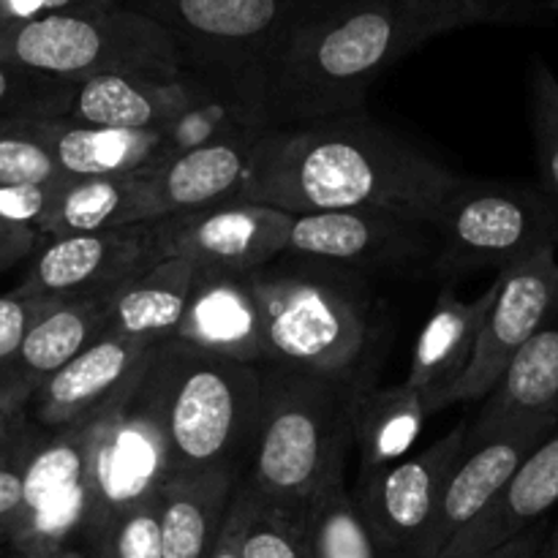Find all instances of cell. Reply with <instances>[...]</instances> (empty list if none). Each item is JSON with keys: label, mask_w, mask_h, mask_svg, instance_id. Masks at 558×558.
<instances>
[{"label": "cell", "mask_w": 558, "mask_h": 558, "mask_svg": "<svg viewBox=\"0 0 558 558\" xmlns=\"http://www.w3.org/2000/svg\"><path fill=\"white\" fill-rule=\"evenodd\" d=\"M114 294L52 300V305L27 332L20 357L14 363V371L25 381L31 396L41 381L58 374L63 365L80 357L87 347H93L104 336Z\"/></svg>", "instance_id": "obj_28"}, {"label": "cell", "mask_w": 558, "mask_h": 558, "mask_svg": "<svg viewBox=\"0 0 558 558\" xmlns=\"http://www.w3.org/2000/svg\"><path fill=\"white\" fill-rule=\"evenodd\" d=\"M558 505V434L521 463L501 494L441 550L439 558H483L521 537Z\"/></svg>", "instance_id": "obj_23"}, {"label": "cell", "mask_w": 558, "mask_h": 558, "mask_svg": "<svg viewBox=\"0 0 558 558\" xmlns=\"http://www.w3.org/2000/svg\"><path fill=\"white\" fill-rule=\"evenodd\" d=\"M5 27H9V20H5V16H3V14H0V33H3V31H5Z\"/></svg>", "instance_id": "obj_46"}, {"label": "cell", "mask_w": 558, "mask_h": 558, "mask_svg": "<svg viewBox=\"0 0 558 558\" xmlns=\"http://www.w3.org/2000/svg\"><path fill=\"white\" fill-rule=\"evenodd\" d=\"M194 276L196 267L191 262L163 256L150 270L114 294L104 336L147 338V341L174 338Z\"/></svg>", "instance_id": "obj_29"}, {"label": "cell", "mask_w": 558, "mask_h": 558, "mask_svg": "<svg viewBox=\"0 0 558 558\" xmlns=\"http://www.w3.org/2000/svg\"><path fill=\"white\" fill-rule=\"evenodd\" d=\"M327 3L332 0H134V9L172 33L191 71L238 90L254 112L256 76Z\"/></svg>", "instance_id": "obj_7"}, {"label": "cell", "mask_w": 558, "mask_h": 558, "mask_svg": "<svg viewBox=\"0 0 558 558\" xmlns=\"http://www.w3.org/2000/svg\"><path fill=\"white\" fill-rule=\"evenodd\" d=\"M49 305L52 300L36 298L22 287L9 294H0V374H16L14 363L20 357L22 343Z\"/></svg>", "instance_id": "obj_36"}, {"label": "cell", "mask_w": 558, "mask_h": 558, "mask_svg": "<svg viewBox=\"0 0 558 558\" xmlns=\"http://www.w3.org/2000/svg\"><path fill=\"white\" fill-rule=\"evenodd\" d=\"M496 294H499V281L490 283L477 300H461L452 292V283H445L439 292L434 314L428 316L414 347L409 376L403 379L425 398L428 414L447 409L452 387L472 363Z\"/></svg>", "instance_id": "obj_22"}, {"label": "cell", "mask_w": 558, "mask_h": 558, "mask_svg": "<svg viewBox=\"0 0 558 558\" xmlns=\"http://www.w3.org/2000/svg\"><path fill=\"white\" fill-rule=\"evenodd\" d=\"M87 554L104 558H163L158 499L123 512L101 537L87 545Z\"/></svg>", "instance_id": "obj_35"}, {"label": "cell", "mask_w": 558, "mask_h": 558, "mask_svg": "<svg viewBox=\"0 0 558 558\" xmlns=\"http://www.w3.org/2000/svg\"><path fill=\"white\" fill-rule=\"evenodd\" d=\"M499 294L488 311L477 349L466 374L452 387L447 407L463 401H485L496 390L512 360L532 341L543 325L558 289L556 251H543L532 259L515 262L499 272Z\"/></svg>", "instance_id": "obj_14"}, {"label": "cell", "mask_w": 558, "mask_h": 558, "mask_svg": "<svg viewBox=\"0 0 558 558\" xmlns=\"http://www.w3.org/2000/svg\"><path fill=\"white\" fill-rule=\"evenodd\" d=\"M458 174L363 112L262 129L243 202L289 216L387 210L430 221Z\"/></svg>", "instance_id": "obj_2"}, {"label": "cell", "mask_w": 558, "mask_h": 558, "mask_svg": "<svg viewBox=\"0 0 558 558\" xmlns=\"http://www.w3.org/2000/svg\"><path fill=\"white\" fill-rule=\"evenodd\" d=\"M529 118L539 189L558 207V76L545 60H534L529 74Z\"/></svg>", "instance_id": "obj_34"}, {"label": "cell", "mask_w": 558, "mask_h": 558, "mask_svg": "<svg viewBox=\"0 0 558 558\" xmlns=\"http://www.w3.org/2000/svg\"><path fill=\"white\" fill-rule=\"evenodd\" d=\"M161 259L153 223L47 238L33 254L31 270L20 287L47 300L114 294Z\"/></svg>", "instance_id": "obj_13"}, {"label": "cell", "mask_w": 558, "mask_h": 558, "mask_svg": "<svg viewBox=\"0 0 558 558\" xmlns=\"http://www.w3.org/2000/svg\"><path fill=\"white\" fill-rule=\"evenodd\" d=\"M240 554L243 558H311L305 507L281 505L256 490Z\"/></svg>", "instance_id": "obj_31"}, {"label": "cell", "mask_w": 558, "mask_h": 558, "mask_svg": "<svg viewBox=\"0 0 558 558\" xmlns=\"http://www.w3.org/2000/svg\"><path fill=\"white\" fill-rule=\"evenodd\" d=\"M65 183L0 185V221L14 223V227L22 229H33V232L44 238V229H47L49 216H52Z\"/></svg>", "instance_id": "obj_38"}, {"label": "cell", "mask_w": 558, "mask_h": 558, "mask_svg": "<svg viewBox=\"0 0 558 558\" xmlns=\"http://www.w3.org/2000/svg\"><path fill=\"white\" fill-rule=\"evenodd\" d=\"M229 96L240 93L191 69L174 80L107 74L80 82L65 118L98 129L167 131Z\"/></svg>", "instance_id": "obj_16"}, {"label": "cell", "mask_w": 558, "mask_h": 558, "mask_svg": "<svg viewBox=\"0 0 558 558\" xmlns=\"http://www.w3.org/2000/svg\"><path fill=\"white\" fill-rule=\"evenodd\" d=\"M554 3H558V0H554Z\"/></svg>", "instance_id": "obj_49"}, {"label": "cell", "mask_w": 558, "mask_h": 558, "mask_svg": "<svg viewBox=\"0 0 558 558\" xmlns=\"http://www.w3.org/2000/svg\"><path fill=\"white\" fill-rule=\"evenodd\" d=\"M27 436H33L27 403L0 401V452L22 445Z\"/></svg>", "instance_id": "obj_42"}, {"label": "cell", "mask_w": 558, "mask_h": 558, "mask_svg": "<svg viewBox=\"0 0 558 558\" xmlns=\"http://www.w3.org/2000/svg\"><path fill=\"white\" fill-rule=\"evenodd\" d=\"M90 515L87 423L49 430L25 469V515L14 543L22 554H58L65 539L85 537Z\"/></svg>", "instance_id": "obj_15"}, {"label": "cell", "mask_w": 558, "mask_h": 558, "mask_svg": "<svg viewBox=\"0 0 558 558\" xmlns=\"http://www.w3.org/2000/svg\"><path fill=\"white\" fill-rule=\"evenodd\" d=\"M254 499H256V488L248 477H240L238 490L232 496V505H229L227 521H223L221 534H218V543L213 548L210 558H243V534L245 526H248L251 510H254Z\"/></svg>", "instance_id": "obj_40"}, {"label": "cell", "mask_w": 558, "mask_h": 558, "mask_svg": "<svg viewBox=\"0 0 558 558\" xmlns=\"http://www.w3.org/2000/svg\"><path fill=\"white\" fill-rule=\"evenodd\" d=\"M539 548H543V526H532L521 537L510 539V543L490 550L483 558H537Z\"/></svg>", "instance_id": "obj_43"}, {"label": "cell", "mask_w": 558, "mask_h": 558, "mask_svg": "<svg viewBox=\"0 0 558 558\" xmlns=\"http://www.w3.org/2000/svg\"><path fill=\"white\" fill-rule=\"evenodd\" d=\"M0 60L76 85L107 74L174 80L189 71L172 33L134 5L14 22L0 33Z\"/></svg>", "instance_id": "obj_6"}, {"label": "cell", "mask_w": 558, "mask_h": 558, "mask_svg": "<svg viewBox=\"0 0 558 558\" xmlns=\"http://www.w3.org/2000/svg\"><path fill=\"white\" fill-rule=\"evenodd\" d=\"M85 558H104V556H98V554H87Z\"/></svg>", "instance_id": "obj_48"}, {"label": "cell", "mask_w": 558, "mask_h": 558, "mask_svg": "<svg viewBox=\"0 0 558 558\" xmlns=\"http://www.w3.org/2000/svg\"><path fill=\"white\" fill-rule=\"evenodd\" d=\"M294 216L256 202H227L205 210L153 221L163 256L191 262L196 270L254 272L281 259Z\"/></svg>", "instance_id": "obj_12"}, {"label": "cell", "mask_w": 558, "mask_h": 558, "mask_svg": "<svg viewBox=\"0 0 558 558\" xmlns=\"http://www.w3.org/2000/svg\"><path fill=\"white\" fill-rule=\"evenodd\" d=\"M76 87V82L54 80L0 60V118H65L74 104Z\"/></svg>", "instance_id": "obj_33"}, {"label": "cell", "mask_w": 558, "mask_h": 558, "mask_svg": "<svg viewBox=\"0 0 558 558\" xmlns=\"http://www.w3.org/2000/svg\"><path fill=\"white\" fill-rule=\"evenodd\" d=\"M147 385L172 474H245L265 392L262 363L216 357L169 338L147 368Z\"/></svg>", "instance_id": "obj_3"}, {"label": "cell", "mask_w": 558, "mask_h": 558, "mask_svg": "<svg viewBox=\"0 0 558 558\" xmlns=\"http://www.w3.org/2000/svg\"><path fill=\"white\" fill-rule=\"evenodd\" d=\"M311 558H379L374 537L347 490V458L330 472L305 505Z\"/></svg>", "instance_id": "obj_30"}, {"label": "cell", "mask_w": 558, "mask_h": 558, "mask_svg": "<svg viewBox=\"0 0 558 558\" xmlns=\"http://www.w3.org/2000/svg\"><path fill=\"white\" fill-rule=\"evenodd\" d=\"M71 180L31 118H0V185H47Z\"/></svg>", "instance_id": "obj_32"}, {"label": "cell", "mask_w": 558, "mask_h": 558, "mask_svg": "<svg viewBox=\"0 0 558 558\" xmlns=\"http://www.w3.org/2000/svg\"><path fill=\"white\" fill-rule=\"evenodd\" d=\"M163 341L104 336L33 390L27 414L47 430L74 428L96 417L150 365Z\"/></svg>", "instance_id": "obj_17"}, {"label": "cell", "mask_w": 558, "mask_h": 558, "mask_svg": "<svg viewBox=\"0 0 558 558\" xmlns=\"http://www.w3.org/2000/svg\"><path fill=\"white\" fill-rule=\"evenodd\" d=\"M436 251L430 221L387 210H327L294 216L287 254L352 272H398L434 267Z\"/></svg>", "instance_id": "obj_11"}, {"label": "cell", "mask_w": 558, "mask_h": 558, "mask_svg": "<svg viewBox=\"0 0 558 558\" xmlns=\"http://www.w3.org/2000/svg\"><path fill=\"white\" fill-rule=\"evenodd\" d=\"M262 129L238 125L227 134L178 153L150 172L158 210L163 216L205 210L227 202H243Z\"/></svg>", "instance_id": "obj_20"}, {"label": "cell", "mask_w": 558, "mask_h": 558, "mask_svg": "<svg viewBox=\"0 0 558 558\" xmlns=\"http://www.w3.org/2000/svg\"><path fill=\"white\" fill-rule=\"evenodd\" d=\"M425 417H428L425 398L407 381L390 387L360 381L349 409L360 474L379 472L403 461L417 441Z\"/></svg>", "instance_id": "obj_27"}, {"label": "cell", "mask_w": 558, "mask_h": 558, "mask_svg": "<svg viewBox=\"0 0 558 558\" xmlns=\"http://www.w3.org/2000/svg\"><path fill=\"white\" fill-rule=\"evenodd\" d=\"M147 368L109 407L87 420L90 515L82 537L87 545L123 512L158 499L163 483L172 477L167 436L147 385Z\"/></svg>", "instance_id": "obj_9"}, {"label": "cell", "mask_w": 558, "mask_h": 558, "mask_svg": "<svg viewBox=\"0 0 558 558\" xmlns=\"http://www.w3.org/2000/svg\"><path fill=\"white\" fill-rule=\"evenodd\" d=\"M161 218L150 172L131 178H71L49 216L44 240L153 223Z\"/></svg>", "instance_id": "obj_26"}, {"label": "cell", "mask_w": 558, "mask_h": 558, "mask_svg": "<svg viewBox=\"0 0 558 558\" xmlns=\"http://www.w3.org/2000/svg\"><path fill=\"white\" fill-rule=\"evenodd\" d=\"M554 558H558V534H556V539H554Z\"/></svg>", "instance_id": "obj_47"}, {"label": "cell", "mask_w": 558, "mask_h": 558, "mask_svg": "<svg viewBox=\"0 0 558 558\" xmlns=\"http://www.w3.org/2000/svg\"><path fill=\"white\" fill-rule=\"evenodd\" d=\"M41 240V234H36L33 229H22L14 227V223L0 221V272L36 254Z\"/></svg>", "instance_id": "obj_41"}, {"label": "cell", "mask_w": 558, "mask_h": 558, "mask_svg": "<svg viewBox=\"0 0 558 558\" xmlns=\"http://www.w3.org/2000/svg\"><path fill=\"white\" fill-rule=\"evenodd\" d=\"M430 227L439 240L430 272L447 283L558 248V207L539 185L458 180Z\"/></svg>", "instance_id": "obj_8"}, {"label": "cell", "mask_w": 558, "mask_h": 558, "mask_svg": "<svg viewBox=\"0 0 558 558\" xmlns=\"http://www.w3.org/2000/svg\"><path fill=\"white\" fill-rule=\"evenodd\" d=\"M20 558H85L82 554H74V550H58V554H38V556H27L22 554Z\"/></svg>", "instance_id": "obj_45"}, {"label": "cell", "mask_w": 558, "mask_h": 558, "mask_svg": "<svg viewBox=\"0 0 558 558\" xmlns=\"http://www.w3.org/2000/svg\"><path fill=\"white\" fill-rule=\"evenodd\" d=\"M265 308L267 363L322 376H363L371 300L352 270L283 254L251 272Z\"/></svg>", "instance_id": "obj_4"}, {"label": "cell", "mask_w": 558, "mask_h": 558, "mask_svg": "<svg viewBox=\"0 0 558 558\" xmlns=\"http://www.w3.org/2000/svg\"><path fill=\"white\" fill-rule=\"evenodd\" d=\"M38 436H27L22 445L0 452V539H14L25 515V469Z\"/></svg>", "instance_id": "obj_37"}, {"label": "cell", "mask_w": 558, "mask_h": 558, "mask_svg": "<svg viewBox=\"0 0 558 558\" xmlns=\"http://www.w3.org/2000/svg\"><path fill=\"white\" fill-rule=\"evenodd\" d=\"M0 401L27 403L31 401V390L16 374H0Z\"/></svg>", "instance_id": "obj_44"}, {"label": "cell", "mask_w": 558, "mask_h": 558, "mask_svg": "<svg viewBox=\"0 0 558 558\" xmlns=\"http://www.w3.org/2000/svg\"><path fill=\"white\" fill-rule=\"evenodd\" d=\"M174 341L238 363H267L265 308L251 272L196 270Z\"/></svg>", "instance_id": "obj_19"}, {"label": "cell", "mask_w": 558, "mask_h": 558, "mask_svg": "<svg viewBox=\"0 0 558 558\" xmlns=\"http://www.w3.org/2000/svg\"><path fill=\"white\" fill-rule=\"evenodd\" d=\"M558 417H537L510 425L466 447L456 474L441 494L434 526L417 558H439L441 550L501 494L521 463L554 434Z\"/></svg>", "instance_id": "obj_18"}, {"label": "cell", "mask_w": 558, "mask_h": 558, "mask_svg": "<svg viewBox=\"0 0 558 558\" xmlns=\"http://www.w3.org/2000/svg\"><path fill=\"white\" fill-rule=\"evenodd\" d=\"M466 423L458 425L428 450L379 472L360 474L352 496L379 558L420 556L441 494L466 452Z\"/></svg>", "instance_id": "obj_10"}, {"label": "cell", "mask_w": 558, "mask_h": 558, "mask_svg": "<svg viewBox=\"0 0 558 558\" xmlns=\"http://www.w3.org/2000/svg\"><path fill=\"white\" fill-rule=\"evenodd\" d=\"M537 417H558V289L543 325L469 423L466 447Z\"/></svg>", "instance_id": "obj_24"}, {"label": "cell", "mask_w": 558, "mask_h": 558, "mask_svg": "<svg viewBox=\"0 0 558 558\" xmlns=\"http://www.w3.org/2000/svg\"><path fill=\"white\" fill-rule=\"evenodd\" d=\"M120 5L118 0H0V14L14 22H33L44 16L63 14H93V11H107Z\"/></svg>", "instance_id": "obj_39"}, {"label": "cell", "mask_w": 558, "mask_h": 558, "mask_svg": "<svg viewBox=\"0 0 558 558\" xmlns=\"http://www.w3.org/2000/svg\"><path fill=\"white\" fill-rule=\"evenodd\" d=\"M259 428L245 477L262 496L305 507L332 463L354 447L349 409L363 376H322L262 363Z\"/></svg>", "instance_id": "obj_5"}, {"label": "cell", "mask_w": 558, "mask_h": 558, "mask_svg": "<svg viewBox=\"0 0 558 558\" xmlns=\"http://www.w3.org/2000/svg\"><path fill=\"white\" fill-rule=\"evenodd\" d=\"M36 129L69 178L147 174L185 150L178 125L167 131H123L58 118L36 120Z\"/></svg>", "instance_id": "obj_21"}, {"label": "cell", "mask_w": 558, "mask_h": 558, "mask_svg": "<svg viewBox=\"0 0 558 558\" xmlns=\"http://www.w3.org/2000/svg\"><path fill=\"white\" fill-rule=\"evenodd\" d=\"M505 16V0H332L256 76L254 112L262 129L363 112L374 82L414 49Z\"/></svg>", "instance_id": "obj_1"}, {"label": "cell", "mask_w": 558, "mask_h": 558, "mask_svg": "<svg viewBox=\"0 0 558 558\" xmlns=\"http://www.w3.org/2000/svg\"><path fill=\"white\" fill-rule=\"evenodd\" d=\"M243 474H172L158 494L163 558H210Z\"/></svg>", "instance_id": "obj_25"}]
</instances>
